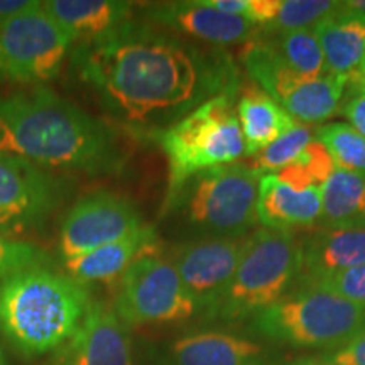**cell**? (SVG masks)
<instances>
[{"label":"cell","mask_w":365,"mask_h":365,"mask_svg":"<svg viewBox=\"0 0 365 365\" xmlns=\"http://www.w3.org/2000/svg\"><path fill=\"white\" fill-rule=\"evenodd\" d=\"M76 76L102 110L130 130L170 129L200 105L235 95L230 54L132 17L102 38L71 48Z\"/></svg>","instance_id":"obj_1"},{"label":"cell","mask_w":365,"mask_h":365,"mask_svg":"<svg viewBox=\"0 0 365 365\" xmlns=\"http://www.w3.org/2000/svg\"><path fill=\"white\" fill-rule=\"evenodd\" d=\"M0 153L93 176L118 173L125 161L115 130L39 86L0 95Z\"/></svg>","instance_id":"obj_2"},{"label":"cell","mask_w":365,"mask_h":365,"mask_svg":"<svg viewBox=\"0 0 365 365\" xmlns=\"http://www.w3.org/2000/svg\"><path fill=\"white\" fill-rule=\"evenodd\" d=\"M91 304L86 286L49 266L0 281V330L24 357L56 352Z\"/></svg>","instance_id":"obj_3"},{"label":"cell","mask_w":365,"mask_h":365,"mask_svg":"<svg viewBox=\"0 0 365 365\" xmlns=\"http://www.w3.org/2000/svg\"><path fill=\"white\" fill-rule=\"evenodd\" d=\"M235 95H220L154 135L168 159L164 210L200 173L227 166L245 156V143L234 107Z\"/></svg>","instance_id":"obj_4"},{"label":"cell","mask_w":365,"mask_h":365,"mask_svg":"<svg viewBox=\"0 0 365 365\" xmlns=\"http://www.w3.org/2000/svg\"><path fill=\"white\" fill-rule=\"evenodd\" d=\"M301 276V249L293 232L269 228L245 237L237 271L210 318L244 322L272 307Z\"/></svg>","instance_id":"obj_5"},{"label":"cell","mask_w":365,"mask_h":365,"mask_svg":"<svg viewBox=\"0 0 365 365\" xmlns=\"http://www.w3.org/2000/svg\"><path fill=\"white\" fill-rule=\"evenodd\" d=\"M252 328L264 339L293 349L339 350L365 330V307L299 287L255 314Z\"/></svg>","instance_id":"obj_6"},{"label":"cell","mask_w":365,"mask_h":365,"mask_svg":"<svg viewBox=\"0 0 365 365\" xmlns=\"http://www.w3.org/2000/svg\"><path fill=\"white\" fill-rule=\"evenodd\" d=\"M259 185L247 164L218 166L191 178L164 212H178L207 237L242 239L259 222Z\"/></svg>","instance_id":"obj_7"},{"label":"cell","mask_w":365,"mask_h":365,"mask_svg":"<svg viewBox=\"0 0 365 365\" xmlns=\"http://www.w3.org/2000/svg\"><path fill=\"white\" fill-rule=\"evenodd\" d=\"M249 76L296 122L322 124L340 112L345 97V78L327 75L312 78L286 65L266 43L254 38L244 51Z\"/></svg>","instance_id":"obj_8"},{"label":"cell","mask_w":365,"mask_h":365,"mask_svg":"<svg viewBox=\"0 0 365 365\" xmlns=\"http://www.w3.org/2000/svg\"><path fill=\"white\" fill-rule=\"evenodd\" d=\"M112 308L127 328L185 322L200 312L173 262L158 254L144 255L127 269Z\"/></svg>","instance_id":"obj_9"},{"label":"cell","mask_w":365,"mask_h":365,"mask_svg":"<svg viewBox=\"0 0 365 365\" xmlns=\"http://www.w3.org/2000/svg\"><path fill=\"white\" fill-rule=\"evenodd\" d=\"M71 48L39 2L0 22V83L39 85L56 78Z\"/></svg>","instance_id":"obj_10"},{"label":"cell","mask_w":365,"mask_h":365,"mask_svg":"<svg viewBox=\"0 0 365 365\" xmlns=\"http://www.w3.org/2000/svg\"><path fill=\"white\" fill-rule=\"evenodd\" d=\"M145 225L143 215L125 196L95 191L80 198L68 212L59 230L63 262L124 239Z\"/></svg>","instance_id":"obj_11"},{"label":"cell","mask_w":365,"mask_h":365,"mask_svg":"<svg viewBox=\"0 0 365 365\" xmlns=\"http://www.w3.org/2000/svg\"><path fill=\"white\" fill-rule=\"evenodd\" d=\"M63 195V182L51 171L0 153V230L39 225L58 208Z\"/></svg>","instance_id":"obj_12"},{"label":"cell","mask_w":365,"mask_h":365,"mask_svg":"<svg viewBox=\"0 0 365 365\" xmlns=\"http://www.w3.org/2000/svg\"><path fill=\"white\" fill-rule=\"evenodd\" d=\"M245 237H202L176 247L173 266L200 312L213 313L239 266Z\"/></svg>","instance_id":"obj_13"},{"label":"cell","mask_w":365,"mask_h":365,"mask_svg":"<svg viewBox=\"0 0 365 365\" xmlns=\"http://www.w3.org/2000/svg\"><path fill=\"white\" fill-rule=\"evenodd\" d=\"M48 365H134L129 328L112 307L91 301L83 322Z\"/></svg>","instance_id":"obj_14"},{"label":"cell","mask_w":365,"mask_h":365,"mask_svg":"<svg viewBox=\"0 0 365 365\" xmlns=\"http://www.w3.org/2000/svg\"><path fill=\"white\" fill-rule=\"evenodd\" d=\"M143 11L144 21L215 48L249 43L259 34L252 22L210 7L203 0L148 4Z\"/></svg>","instance_id":"obj_15"},{"label":"cell","mask_w":365,"mask_h":365,"mask_svg":"<svg viewBox=\"0 0 365 365\" xmlns=\"http://www.w3.org/2000/svg\"><path fill=\"white\" fill-rule=\"evenodd\" d=\"M322 190H299L276 175L261 176L257 217L262 228L276 232L312 228L322 220Z\"/></svg>","instance_id":"obj_16"},{"label":"cell","mask_w":365,"mask_h":365,"mask_svg":"<svg viewBox=\"0 0 365 365\" xmlns=\"http://www.w3.org/2000/svg\"><path fill=\"white\" fill-rule=\"evenodd\" d=\"M134 2L120 0H46L43 9L73 46L88 43L132 19Z\"/></svg>","instance_id":"obj_17"},{"label":"cell","mask_w":365,"mask_h":365,"mask_svg":"<svg viewBox=\"0 0 365 365\" xmlns=\"http://www.w3.org/2000/svg\"><path fill=\"white\" fill-rule=\"evenodd\" d=\"M158 234L156 228L145 223L143 228L132 232L124 239L112 242L80 257L65 261L66 276L80 284L88 282L118 281L137 259L156 254Z\"/></svg>","instance_id":"obj_18"},{"label":"cell","mask_w":365,"mask_h":365,"mask_svg":"<svg viewBox=\"0 0 365 365\" xmlns=\"http://www.w3.org/2000/svg\"><path fill=\"white\" fill-rule=\"evenodd\" d=\"M328 75L349 80L365 56V12L341 6L314 27Z\"/></svg>","instance_id":"obj_19"},{"label":"cell","mask_w":365,"mask_h":365,"mask_svg":"<svg viewBox=\"0 0 365 365\" xmlns=\"http://www.w3.org/2000/svg\"><path fill=\"white\" fill-rule=\"evenodd\" d=\"M301 276H319L365 264V227L318 228L299 242Z\"/></svg>","instance_id":"obj_20"},{"label":"cell","mask_w":365,"mask_h":365,"mask_svg":"<svg viewBox=\"0 0 365 365\" xmlns=\"http://www.w3.org/2000/svg\"><path fill=\"white\" fill-rule=\"evenodd\" d=\"M170 365H262L264 349L244 336L222 331H198L173 341Z\"/></svg>","instance_id":"obj_21"},{"label":"cell","mask_w":365,"mask_h":365,"mask_svg":"<svg viewBox=\"0 0 365 365\" xmlns=\"http://www.w3.org/2000/svg\"><path fill=\"white\" fill-rule=\"evenodd\" d=\"M235 112L244 135L245 156L249 158L259 154L282 134L299 124L259 86H249L242 93Z\"/></svg>","instance_id":"obj_22"},{"label":"cell","mask_w":365,"mask_h":365,"mask_svg":"<svg viewBox=\"0 0 365 365\" xmlns=\"http://www.w3.org/2000/svg\"><path fill=\"white\" fill-rule=\"evenodd\" d=\"M319 228L365 227V175L335 170L322 188Z\"/></svg>","instance_id":"obj_23"},{"label":"cell","mask_w":365,"mask_h":365,"mask_svg":"<svg viewBox=\"0 0 365 365\" xmlns=\"http://www.w3.org/2000/svg\"><path fill=\"white\" fill-rule=\"evenodd\" d=\"M266 43L287 66L312 78L327 76L325 56L313 29L282 31V33H259L255 36Z\"/></svg>","instance_id":"obj_24"},{"label":"cell","mask_w":365,"mask_h":365,"mask_svg":"<svg viewBox=\"0 0 365 365\" xmlns=\"http://www.w3.org/2000/svg\"><path fill=\"white\" fill-rule=\"evenodd\" d=\"M314 139L325 145L335 170L365 175V137L346 122H330L314 130Z\"/></svg>","instance_id":"obj_25"},{"label":"cell","mask_w":365,"mask_h":365,"mask_svg":"<svg viewBox=\"0 0 365 365\" xmlns=\"http://www.w3.org/2000/svg\"><path fill=\"white\" fill-rule=\"evenodd\" d=\"M333 171H335V164H333V159L328 154L327 148L319 140L313 139L294 163L282 168L281 171L274 173V175L287 185L294 186V188L322 190L325 182L330 180Z\"/></svg>","instance_id":"obj_26"},{"label":"cell","mask_w":365,"mask_h":365,"mask_svg":"<svg viewBox=\"0 0 365 365\" xmlns=\"http://www.w3.org/2000/svg\"><path fill=\"white\" fill-rule=\"evenodd\" d=\"M313 139L314 130L312 127L304 124H296L293 129L282 134L271 145H267L261 153L250 158V163L247 166L254 173H257L259 176L274 175V173L281 171L282 168L294 163Z\"/></svg>","instance_id":"obj_27"},{"label":"cell","mask_w":365,"mask_h":365,"mask_svg":"<svg viewBox=\"0 0 365 365\" xmlns=\"http://www.w3.org/2000/svg\"><path fill=\"white\" fill-rule=\"evenodd\" d=\"M344 2L330 0H281L274 21L259 33H282V31L314 29L319 22L341 9Z\"/></svg>","instance_id":"obj_28"},{"label":"cell","mask_w":365,"mask_h":365,"mask_svg":"<svg viewBox=\"0 0 365 365\" xmlns=\"http://www.w3.org/2000/svg\"><path fill=\"white\" fill-rule=\"evenodd\" d=\"M301 287L327 291V293L365 307V264L344 269V271L301 277Z\"/></svg>","instance_id":"obj_29"},{"label":"cell","mask_w":365,"mask_h":365,"mask_svg":"<svg viewBox=\"0 0 365 365\" xmlns=\"http://www.w3.org/2000/svg\"><path fill=\"white\" fill-rule=\"evenodd\" d=\"M44 266H49L48 255L39 247L0 234V281L27 269Z\"/></svg>","instance_id":"obj_30"},{"label":"cell","mask_w":365,"mask_h":365,"mask_svg":"<svg viewBox=\"0 0 365 365\" xmlns=\"http://www.w3.org/2000/svg\"><path fill=\"white\" fill-rule=\"evenodd\" d=\"M340 112L346 118V124L365 137V91L345 93Z\"/></svg>","instance_id":"obj_31"},{"label":"cell","mask_w":365,"mask_h":365,"mask_svg":"<svg viewBox=\"0 0 365 365\" xmlns=\"http://www.w3.org/2000/svg\"><path fill=\"white\" fill-rule=\"evenodd\" d=\"M325 359L335 365H365V330L339 350L325 355Z\"/></svg>","instance_id":"obj_32"},{"label":"cell","mask_w":365,"mask_h":365,"mask_svg":"<svg viewBox=\"0 0 365 365\" xmlns=\"http://www.w3.org/2000/svg\"><path fill=\"white\" fill-rule=\"evenodd\" d=\"M38 0H0V22L38 6Z\"/></svg>","instance_id":"obj_33"},{"label":"cell","mask_w":365,"mask_h":365,"mask_svg":"<svg viewBox=\"0 0 365 365\" xmlns=\"http://www.w3.org/2000/svg\"><path fill=\"white\" fill-rule=\"evenodd\" d=\"M350 91H365V56L357 68V71L346 80L345 93H350Z\"/></svg>","instance_id":"obj_34"},{"label":"cell","mask_w":365,"mask_h":365,"mask_svg":"<svg viewBox=\"0 0 365 365\" xmlns=\"http://www.w3.org/2000/svg\"><path fill=\"white\" fill-rule=\"evenodd\" d=\"M293 365H335V364L330 362V360L325 357H317V359H301Z\"/></svg>","instance_id":"obj_35"},{"label":"cell","mask_w":365,"mask_h":365,"mask_svg":"<svg viewBox=\"0 0 365 365\" xmlns=\"http://www.w3.org/2000/svg\"><path fill=\"white\" fill-rule=\"evenodd\" d=\"M345 6L355 9V11L365 12V0H350V2H345Z\"/></svg>","instance_id":"obj_36"},{"label":"cell","mask_w":365,"mask_h":365,"mask_svg":"<svg viewBox=\"0 0 365 365\" xmlns=\"http://www.w3.org/2000/svg\"><path fill=\"white\" fill-rule=\"evenodd\" d=\"M0 365H9L7 357H6V354H4L2 349H0Z\"/></svg>","instance_id":"obj_37"}]
</instances>
